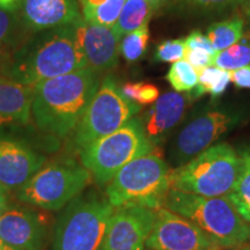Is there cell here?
<instances>
[{
  "instance_id": "obj_1",
  "label": "cell",
  "mask_w": 250,
  "mask_h": 250,
  "mask_svg": "<svg viewBox=\"0 0 250 250\" xmlns=\"http://www.w3.org/2000/svg\"><path fill=\"white\" fill-rule=\"evenodd\" d=\"M100 74L87 67L33 86L31 117L37 127L59 138L71 136L101 85Z\"/></svg>"
},
{
  "instance_id": "obj_2",
  "label": "cell",
  "mask_w": 250,
  "mask_h": 250,
  "mask_svg": "<svg viewBox=\"0 0 250 250\" xmlns=\"http://www.w3.org/2000/svg\"><path fill=\"white\" fill-rule=\"evenodd\" d=\"M87 68L73 24L30 34L13 54L9 77L28 86Z\"/></svg>"
},
{
  "instance_id": "obj_3",
  "label": "cell",
  "mask_w": 250,
  "mask_h": 250,
  "mask_svg": "<svg viewBox=\"0 0 250 250\" xmlns=\"http://www.w3.org/2000/svg\"><path fill=\"white\" fill-rule=\"evenodd\" d=\"M164 205L195 223L217 247L232 249L250 240V225L227 196L203 197L170 189Z\"/></svg>"
},
{
  "instance_id": "obj_4",
  "label": "cell",
  "mask_w": 250,
  "mask_h": 250,
  "mask_svg": "<svg viewBox=\"0 0 250 250\" xmlns=\"http://www.w3.org/2000/svg\"><path fill=\"white\" fill-rule=\"evenodd\" d=\"M170 171L156 148L124 166L105 189L115 208L138 205L158 211L170 190Z\"/></svg>"
},
{
  "instance_id": "obj_5",
  "label": "cell",
  "mask_w": 250,
  "mask_h": 250,
  "mask_svg": "<svg viewBox=\"0 0 250 250\" xmlns=\"http://www.w3.org/2000/svg\"><path fill=\"white\" fill-rule=\"evenodd\" d=\"M241 169V158L226 143L212 145L170 171V189L203 197L232 192Z\"/></svg>"
},
{
  "instance_id": "obj_6",
  "label": "cell",
  "mask_w": 250,
  "mask_h": 250,
  "mask_svg": "<svg viewBox=\"0 0 250 250\" xmlns=\"http://www.w3.org/2000/svg\"><path fill=\"white\" fill-rule=\"evenodd\" d=\"M114 211L107 197L77 196L58 219L51 250H101Z\"/></svg>"
},
{
  "instance_id": "obj_7",
  "label": "cell",
  "mask_w": 250,
  "mask_h": 250,
  "mask_svg": "<svg viewBox=\"0 0 250 250\" xmlns=\"http://www.w3.org/2000/svg\"><path fill=\"white\" fill-rule=\"evenodd\" d=\"M154 148L146 137L142 120L131 118L117 131L89 144L79 153L81 165L99 186H104L125 165Z\"/></svg>"
},
{
  "instance_id": "obj_8",
  "label": "cell",
  "mask_w": 250,
  "mask_h": 250,
  "mask_svg": "<svg viewBox=\"0 0 250 250\" xmlns=\"http://www.w3.org/2000/svg\"><path fill=\"white\" fill-rule=\"evenodd\" d=\"M140 109V105L122 94L115 78L107 76L72 133V148L80 152L89 144L115 132L136 116Z\"/></svg>"
},
{
  "instance_id": "obj_9",
  "label": "cell",
  "mask_w": 250,
  "mask_h": 250,
  "mask_svg": "<svg viewBox=\"0 0 250 250\" xmlns=\"http://www.w3.org/2000/svg\"><path fill=\"white\" fill-rule=\"evenodd\" d=\"M92 181V174L83 165L64 160L46 165L19 189L18 198L48 211H58Z\"/></svg>"
},
{
  "instance_id": "obj_10",
  "label": "cell",
  "mask_w": 250,
  "mask_h": 250,
  "mask_svg": "<svg viewBox=\"0 0 250 250\" xmlns=\"http://www.w3.org/2000/svg\"><path fill=\"white\" fill-rule=\"evenodd\" d=\"M243 120V111L233 107L204 109L197 112L175 136L170 159L175 167L187 164L211 147L221 136L229 132Z\"/></svg>"
},
{
  "instance_id": "obj_11",
  "label": "cell",
  "mask_w": 250,
  "mask_h": 250,
  "mask_svg": "<svg viewBox=\"0 0 250 250\" xmlns=\"http://www.w3.org/2000/svg\"><path fill=\"white\" fill-rule=\"evenodd\" d=\"M215 246L195 223L166 208L156 211L146 247L151 250H208Z\"/></svg>"
},
{
  "instance_id": "obj_12",
  "label": "cell",
  "mask_w": 250,
  "mask_h": 250,
  "mask_svg": "<svg viewBox=\"0 0 250 250\" xmlns=\"http://www.w3.org/2000/svg\"><path fill=\"white\" fill-rule=\"evenodd\" d=\"M156 211L129 205L115 208L101 250H144L154 226Z\"/></svg>"
},
{
  "instance_id": "obj_13",
  "label": "cell",
  "mask_w": 250,
  "mask_h": 250,
  "mask_svg": "<svg viewBox=\"0 0 250 250\" xmlns=\"http://www.w3.org/2000/svg\"><path fill=\"white\" fill-rule=\"evenodd\" d=\"M45 156L22 139L0 132V184L18 190L43 167Z\"/></svg>"
},
{
  "instance_id": "obj_14",
  "label": "cell",
  "mask_w": 250,
  "mask_h": 250,
  "mask_svg": "<svg viewBox=\"0 0 250 250\" xmlns=\"http://www.w3.org/2000/svg\"><path fill=\"white\" fill-rule=\"evenodd\" d=\"M73 27L87 67L102 73L116 66L121 55V37L115 28L90 23L83 17L73 23Z\"/></svg>"
},
{
  "instance_id": "obj_15",
  "label": "cell",
  "mask_w": 250,
  "mask_h": 250,
  "mask_svg": "<svg viewBox=\"0 0 250 250\" xmlns=\"http://www.w3.org/2000/svg\"><path fill=\"white\" fill-rule=\"evenodd\" d=\"M42 218L27 208L0 210V239L15 250H42L46 241Z\"/></svg>"
},
{
  "instance_id": "obj_16",
  "label": "cell",
  "mask_w": 250,
  "mask_h": 250,
  "mask_svg": "<svg viewBox=\"0 0 250 250\" xmlns=\"http://www.w3.org/2000/svg\"><path fill=\"white\" fill-rule=\"evenodd\" d=\"M18 14L29 34L73 24L83 17L78 0H21Z\"/></svg>"
},
{
  "instance_id": "obj_17",
  "label": "cell",
  "mask_w": 250,
  "mask_h": 250,
  "mask_svg": "<svg viewBox=\"0 0 250 250\" xmlns=\"http://www.w3.org/2000/svg\"><path fill=\"white\" fill-rule=\"evenodd\" d=\"M192 101L189 93L167 92L159 96L142 120L146 137L153 145H158L182 122L188 104Z\"/></svg>"
},
{
  "instance_id": "obj_18",
  "label": "cell",
  "mask_w": 250,
  "mask_h": 250,
  "mask_svg": "<svg viewBox=\"0 0 250 250\" xmlns=\"http://www.w3.org/2000/svg\"><path fill=\"white\" fill-rule=\"evenodd\" d=\"M33 86L0 78V125L27 124L31 117Z\"/></svg>"
},
{
  "instance_id": "obj_19",
  "label": "cell",
  "mask_w": 250,
  "mask_h": 250,
  "mask_svg": "<svg viewBox=\"0 0 250 250\" xmlns=\"http://www.w3.org/2000/svg\"><path fill=\"white\" fill-rule=\"evenodd\" d=\"M158 7L148 0H126L118 18L115 30L122 39L126 34L139 29L149 22Z\"/></svg>"
},
{
  "instance_id": "obj_20",
  "label": "cell",
  "mask_w": 250,
  "mask_h": 250,
  "mask_svg": "<svg viewBox=\"0 0 250 250\" xmlns=\"http://www.w3.org/2000/svg\"><path fill=\"white\" fill-rule=\"evenodd\" d=\"M126 0H78L83 18L90 23L114 28Z\"/></svg>"
},
{
  "instance_id": "obj_21",
  "label": "cell",
  "mask_w": 250,
  "mask_h": 250,
  "mask_svg": "<svg viewBox=\"0 0 250 250\" xmlns=\"http://www.w3.org/2000/svg\"><path fill=\"white\" fill-rule=\"evenodd\" d=\"M230 81V71L221 70L212 65L198 74V83L189 92V95L191 100L201 98L204 94H210L212 99H217L225 93Z\"/></svg>"
},
{
  "instance_id": "obj_22",
  "label": "cell",
  "mask_w": 250,
  "mask_h": 250,
  "mask_svg": "<svg viewBox=\"0 0 250 250\" xmlns=\"http://www.w3.org/2000/svg\"><path fill=\"white\" fill-rule=\"evenodd\" d=\"M243 29H245V21L241 18L234 17L211 24L206 36L211 41L218 54L219 51H223L235 44L242 37Z\"/></svg>"
},
{
  "instance_id": "obj_23",
  "label": "cell",
  "mask_w": 250,
  "mask_h": 250,
  "mask_svg": "<svg viewBox=\"0 0 250 250\" xmlns=\"http://www.w3.org/2000/svg\"><path fill=\"white\" fill-rule=\"evenodd\" d=\"M29 35L18 12L0 8V48L15 51Z\"/></svg>"
},
{
  "instance_id": "obj_24",
  "label": "cell",
  "mask_w": 250,
  "mask_h": 250,
  "mask_svg": "<svg viewBox=\"0 0 250 250\" xmlns=\"http://www.w3.org/2000/svg\"><path fill=\"white\" fill-rule=\"evenodd\" d=\"M214 66L221 70L234 71L250 65V29L243 33L235 44L219 51L214 57Z\"/></svg>"
},
{
  "instance_id": "obj_25",
  "label": "cell",
  "mask_w": 250,
  "mask_h": 250,
  "mask_svg": "<svg viewBox=\"0 0 250 250\" xmlns=\"http://www.w3.org/2000/svg\"><path fill=\"white\" fill-rule=\"evenodd\" d=\"M239 214L250 223V154L241 158V169L232 192L227 196Z\"/></svg>"
},
{
  "instance_id": "obj_26",
  "label": "cell",
  "mask_w": 250,
  "mask_h": 250,
  "mask_svg": "<svg viewBox=\"0 0 250 250\" xmlns=\"http://www.w3.org/2000/svg\"><path fill=\"white\" fill-rule=\"evenodd\" d=\"M149 41L148 22L143 24L139 29L126 34L121 39L120 54L129 62L139 61L145 54Z\"/></svg>"
},
{
  "instance_id": "obj_27",
  "label": "cell",
  "mask_w": 250,
  "mask_h": 250,
  "mask_svg": "<svg viewBox=\"0 0 250 250\" xmlns=\"http://www.w3.org/2000/svg\"><path fill=\"white\" fill-rule=\"evenodd\" d=\"M166 79L175 92H191L198 83V73L187 61H179L171 65Z\"/></svg>"
},
{
  "instance_id": "obj_28",
  "label": "cell",
  "mask_w": 250,
  "mask_h": 250,
  "mask_svg": "<svg viewBox=\"0 0 250 250\" xmlns=\"http://www.w3.org/2000/svg\"><path fill=\"white\" fill-rule=\"evenodd\" d=\"M243 0H165L164 6L192 12H215L242 4Z\"/></svg>"
},
{
  "instance_id": "obj_29",
  "label": "cell",
  "mask_w": 250,
  "mask_h": 250,
  "mask_svg": "<svg viewBox=\"0 0 250 250\" xmlns=\"http://www.w3.org/2000/svg\"><path fill=\"white\" fill-rule=\"evenodd\" d=\"M121 92L129 101L142 107L152 104L159 99L158 87L146 83H127L121 87Z\"/></svg>"
},
{
  "instance_id": "obj_30",
  "label": "cell",
  "mask_w": 250,
  "mask_h": 250,
  "mask_svg": "<svg viewBox=\"0 0 250 250\" xmlns=\"http://www.w3.org/2000/svg\"><path fill=\"white\" fill-rule=\"evenodd\" d=\"M187 46L184 40H168L160 43L154 52V61L159 62H174L182 61Z\"/></svg>"
},
{
  "instance_id": "obj_31",
  "label": "cell",
  "mask_w": 250,
  "mask_h": 250,
  "mask_svg": "<svg viewBox=\"0 0 250 250\" xmlns=\"http://www.w3.org/2000/svg\"><path fill=\"white\" fill-rule=\"evenodd\" d=\"M214 57L204 51V50H190L187 49L186 55H184V61L189 62L191 66L195 68L197 73H201L206 67L212 66L214 64Z\"/></svg>"
},
{
  "instance_id": "obj_32",
  "label": "cell",
  "mask_w": 250,
  "mask_h": 250,
  "mask_svg": "<svg viewBox=\"0 0 250 250\" xmlns=\"http://www.w3.org/2000/svg\"><path fill=\"white\" fill-rule=\"evenodd\" d=\"M184 43H186L187 49L190 50H204V51L208 52L212 56L217 55L213 45H212L211 41L208 40V37L202 34L201 31L195 30L192 33H190L186 39H184Z\"/></svg>"
},
{
  "instance_id": "obj_33",
  "label": "cell",
  "mask_w": 250,
  "mask_h": 250,
  "mask_svg": "<svg viewBox=\"0 0 250 250\" xmlns=\"http://www.w3.org/2000/svg\"><path fill=\"white\" fill-rule=\"evenodd\" d=\"M230 80L239 88H250V66L230 71Z\"/></svg>"
},
{
  "instance_id": "obj_34",
  "label": "cell",
  "mask_w": 250,
  "mask_h": 250,
  "mask_svg": "<svg viewBox=\"0 0 250 250\" xmlns=\"http://www.w3.org/2000/svg\"><path fill=\"white\" fill-rule=\"evenodd\" d=\"M13 50L0 48V78H8L13 64Z\"/></svg>"
},
{
  "instance_id": "obj_35",
  "label": "cell",
  "mask_w": 250,
  "mask_h": 250,
  "mask_svg": "<svg viewBox=\"0 0 250 250\" xmlns=\"http://www.w3.org/2000/svg\"><path fill=\"white\" fill-rule=\"evenodd\" d=\"M21 0H0V8L6 11L18 12Z\"/></svg>"
},
{
  "instance_id": "obj_36",
  "label": "cell",
  "mask_w": 250,
  "mask_h": 250,
  "mask_svg": "<svg viewBox=\"0 0 250 250\" xmlns=\"http://www.w3.org/2000/svg\"><path fill=\"white\" fill-rule=\"evenodd\" d=\"M7 190L0 184V210L6 208V203H7Z\"/></svg>"
},
{
  "instance_id": "obj_37",
  "label": "cell",
  "mask_w": 250,
  "mask_h": 250,
  "mask_svg": "<svg viewBox=\"0 0 250 250\" xmlns=\"http://www.w3.org/2000/svg\"><path fill=\"white\" fill-rule=\"evenodd\" d=\"M242 4H243V9H245L247 17H248L250 20V0H243Z\"/></svg>"
},
{
  "instance_id": "obj_38",
  "label": "cell",
  "mask_w": 250,
  "mask_h": 250,
  "mask_svg": "<svg viewBox=\"0 0 250 250\" xmlns=\"http://www.w3.org/2000/svg\"><path fill=\"white\" fill-rule=\"evenodd\" d=\"M0 250H15V249L12 248L11 246H8L7 243L4 242L1 239H0Z\"/></svg>"
},
{
  "instance_id": "obj_39",
  "label": "cell",
  "mask_w": 250,
  "mask_h": 250,
  "mask_svg": "<svg viewBox=\"0 0 250 250\" xmlns=\"http://www.w3.org/2000/svg\"><path fill=\"white\" fill-rule=\"evenodd\" d=\"M232 250H250V243H243L241 246H237L235 248H232Z\"/></svg>"
},
{
  "instance_id": "obj_40",
  "label": "cell",
  "mask_w": 250,
  "mask_h": 250,
  "mask_svg": "<svg viewBox=\"0 0 250 250\" xmlns=\"http://www.w3.org/2000/svg\"><path fill=\"white\" fill-rule=\"evenodd\" d=\"M148 1H151L152 4H154L156 7H158V9L161 8L162 6L165 5V0H148Z\"/></svg>"
},
{
  "instance_id": "obj_41",
  "label": "cell",
  "mask_w": 250,
  "mask_h": 250,
  "mask_svg": "<svg viewBox=\"0 0 250 250\" xmlns=\"http://www.w3.org/2000/svg\"><path fill=\"white\" fill-rule=\"evenodd\" d=\"M208 250H219V247H217V246H213V247H212V248H210Z\"/></svg>"
}]
</instances>
